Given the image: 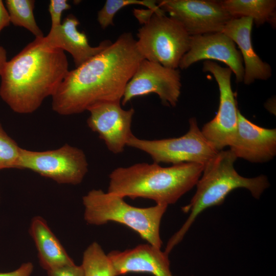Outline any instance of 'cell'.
<instances>
[{
	"label": "cell",
	"instance_id": "obj_14",
	"mask_svg": "<svg viewBox=\"0 0 276 276\" xmlns=\"http://www.w3.org/2000/svg\"><path fill=\"white\" fill-rule=\"evenodd\" d=\"M229 147L237 158L252 163L269 161L276 154V130L259 126L239 110L236 135Z\"/></svg>",
	"mask_w": 276,
	"mask_h": 276
},
{
	"label": "cell",
	"instance_id": "obj_20",
	"mask_svg": "<svg viewBox=\"0 0 276 276\" xmlns=\"http://www.w3.org/2000/svg\"><path fill=\"white\" fill-rule=\"evenodd\" d=\"M81 266L83 276H117L110 259L96 242L84 250Z\"/></svg>",
	"mask_w": 276,
	"mask_h": 276
},
{
	"label": "cell",
	"instance_id": "obj_12",
	"mask_svg": "<svg viewBox=\"0 0 276 276\" xmlns=\"http://www.w3.org/2000/svg\"><path fill=\"white\" fill-rule=\"evenodd\" d=\"M121 102H102L95 103L87 110L89 116L88 127L99 135L108 149L117 154L122 153L133 134L131 123L134 109H124Z\"/></svg>",
	"mask_w": 276,
	"mask_h": 276
},
{
	"label": "cell",
	"instance_id": "obj_1",
	"mask_svg": "<svg viewBox=\"0 0 276 276\" xmlns=\"http://www.w3.org/2000/svg\"><path fill=\"white\" fill-rule=\"evenodd\" d=\"M144 59L130 32L85 62L69 71L52 97L59 114L80 113L102 102H121L125 87Z\"/></svg>",
	"mask_w": 276,
	"mask_h": 276
},
{
	"label": "cell",
	"instance_id": "obj_22",
	"mask_svg": "<svg viewBox=\"0 0 276 276\" xmlns=\"http://www.w3.org/2000/svg\"><path fill=\"white\" fill-rule=\"evenodd\" d=\"M143 5L154 11L156 14H166L154 0H107L102 9L98 12L97 20L101 27L106 29L113 25V18L117 13L122 8L131 5Z\"/></svg>",
	"mask_w": 276,
	"mask_h": 276
},
{
	"label": "cell",
	"instance_id": "obj_2",
	"mask_svg": "<svg viewBox=\"0 0 276 276\" xmlns=\"http://www.w3.org/2000/svg\"><path fill=\"white\" fill-rule=\"evenodd\" d=\"M35 38L11 60L1 74L0 97L15 112L31 113L52 97L68 73L64 52Z\"/></svg>",
	"mask_w": 276,
	"mask_h": 276
},
{
	"label": "cell",
	"instance_id": "obj_28",
	"mask_svg": "<svg viewBox=\"0 0 276 276\" xmlns=\"http://www.w3.org/2000/svg\"><path fill=\"white\" fill-rule=\"evenodd\" d=\"M10 24V19L7 9L2 0H0V33Z\"/></svg>",
	"mask_w": 276,
	"mask_h": 276
},
{
	"label": "cell",
	"instance_id": "obj_7",
	"mask_svg": "<svg viewBox=\"0 0 276 276\" xmlns=\"http://www.w3.org/2000/svg\"><path fill=\"white\" fill-rule=\"evenodd\" d=\"M189 124L188 131L181 136L148 140L132 134L127 146L147 153L158 164L194 163L205 166L219 151L204 136L195 118H191Z\"/></svg>",
	"mask_w": 276,
	"mask_h": 276
},
{
	"label": "cell",
	"instance_id": "obj_11",
	"mask_svg": "<svg viewBox=\"0 0 276 276\" xmlns=\"http://www.w3.org/2000/svg\"><path fill=\"white\" fill-rule=\"evenodd\" d=\"M159 7L177 20L190 36L222 32L232 19L220 1L163 0Z\"/></svg>",
	"mask_w": 276,
	"mask_h": 276
},
{
	"label": "cell",
	"instance_id": "obj_15",
	"mask_svg": "<svg viewBox=\"0 0 276 276\" xmlns=\"http://www.w3.org/2000/svg\"><path fill=\"white\" fill-rule=\"evenodd\" d=\"M107 255L117 276L130 272L174 276L170 269L168 254L150 244H141L123 251L113 250Z\"/></svg>",
	"mask_w": 276,
	"mask_h": 276
},
{
	"label": "cell",
	"instance_id": "obj_19",
	"mask_svg": "<svg viewBox=\"0 0 276 276\" xmlns=\"http://www.w3.org/2000/svg\"><path fill=\"white\" fill-rule=\"evenodd\" d=\"M220 3L233 18L247 17L257 26L266 22L275 26V0H224Z\"/></svg>",
	"mask_w": 276,
	"mask_h": 276
},
{
	"label": "cell",
	"instance_id": "obj_26",
	"mask_svg": "<svg viewBox=\"0 0 276 276\" xmlns=\"http://www.w3.org/2000/svg\"><path fill=\"white\" fill-rule=\"evenodd\" d=\"M33 270L31 262L23 263L17 269L8 272H0V276H30Z\"/></svg>",
	"mask_w": 276,
	"mask_h": 276
},
{
	"label": "cell",
	"instance_id": "obj_9",
	"mask_svg": "<svg viewBox=\"0 0 276 276\" xmlns=\"http://www.w3.org/2000/svg\"><path fill=\"white\" fill-rule=\"evenodd\" d=\"M202 70L213 75L219 87L220 97L217 114L201 130L213 147L220 151L232 144L237 130L239 110L231 86L232 71L211 60L204 61Z\"/></svg>",
	"mask_w": 276,
	"mask_h": 276
},
{
	"label": "cell",
	"instance_id": "obj_16",
	"mask_svg": "<svg viewBox=\"0 0 276 276\" xmlns=\"http://www.w3.org/2000/svg\"><path fill=\"white\" fill-rule=\"evenodd\" d=\"M79 24L77 18L70 14L59 26L51 28L49 34L43 38L48 47L65 51L71 54L76 67L100 53L111 43L109 40H105L97 47L90 46L86 34L78 30Z\"/></svg>",
	"mask_w": 276,
	"mask_h": 276
},
{
	"label": "cell",
	"instance_id": "obj_10",
	"mask_svg": "<svg viewBox=\"0 0 276 276\" xmlns=\"http://www.w3.org/2000/svg\"><path fill=\"white\" fill-rule=\"evenodd\" d=\"M181 88V76L177 68L143 59L125 87L121 104L125 105L135 97L154 93L163 105L174 107Z\"/></svg>",
	"mask_w": 276,
	"mask_h": 276
},
{
	"label": "cell",
	"instance_id": "obj_5",
	"mask_svg": "<svg viewBox=\"0 0 276 276\" xmlns=\"http://www.w3.org/2000/svg\"><path fill=\"white\" fill-rule=\"evenodd\" d=\"M124 198L101 189L89 191L82 197L84 220L94 225L111 221L121 223L135 231L149 244L160 248V225L168 205L156 204L138 208L129 205Z\"/></svg>",
	"mask_w": 276,
	"mask_h": 276
},
{
	"label": "cell",
	"instance_id": "obj_21",
	"mask_svg": "<svg viewBox=\"0 0 276 276\" xmlns=\"http://www.w3.org/2000/svg\"><path fill=\"white\" fill-rule=\"evenodd\" d=\"M34 0H6L5 4L10 22L15 26L25 28L35 38H42L44 34L35 20L33 10Z\"/></svg>",
	"mask_w": 276,
	"mask_h": 276
},
{
	"label": "cell",
	"instance_id": "obj_13",
	"mask_svg": "<svg viewBox=\"0 0 276 276\" xmlns=\"http://www.w3.org/2000/svg\"><path fill=\"white\" fill-rule=\"evenodd\" d=\"M202 60L224 63L235 74L237 82L243 81L244 70L241 54L235 42L223 33L191 36L189 49L181 58L178 67L186 69Z\"/></svg>",
	"mask_w": 276,
	"mask_h": 276
},
{
	"label": "cell",
	"instance_id": "obj_29",
	"mask_svg": "<svg viewBox=\"0 0 276 276\" xmlns=\"http://www.w3.org/2000/svg\"><path fill=\"white\" fill-rule=\"evenodd\" d=\"M7 61V51L3 47L0 45V76Z\"/></svg>",
	"mask_w": 276,
	"mask_h": 276
},
{
	"label": "cell",
	"instance_id": "obj_8",
	"mask_svg": "<svg viewBox=\"0 0 276 276\" xmlns=\"http://www.w3.org/2000/svg\"><path fill=\"white\" fill-rule=\"evenodd\" d=\"M88 166L83 151L66 144L43 151L21 148L17 169L32 171L59 184L76 185L82 181Z\"/></svg>",
	"mask_w": 276,
	"mask_h": 276
},
{
	"label": "cell",
	"instance_id": "obj_6",
	"mask_svg": "<svg viewBox=\"0 0 276 276\" xmlns=\"http://www.w3.org/2000/svg\"><path fill=\"white\" fill-rule=\"evenodd\" d=\"M137 49L144 59L177 69L188 51L191 36L176 19L154 13L139 29Z\"/></svg>",
	"mask_w": 276,
	"mask_h": 276
},
{
	"label": "cell",
	"instance_id": "obj_3",
	"mask_svg": "<svg viewBox=\"0 0 276 276\" xmlns=\"http://www.w3.org/2000/svg\"><path fill=\"white\" fill-rule=\"evenodd\" d=\"M204 166L183 163L163 167L158 164L140 163L118 167L109 174L107 192L123 198H144L156 204H174L195 186Z\"/></svg>",
	"mask_w": 276,
	"mask_h": 276
},
{
	"label": "cell",
	"instance_id": "obj_17",
	"mask_svg": "<svg viewBox=\"0 0 276 276\" xmlns=\"http://www.w3.org/2000/svg\"><path fill=\"white\" fill-rule=\"evenodd\" d=\"M253 23L252 19L250 17L232 18L222 32L236 43L240 50L244 63L243 81L246 85L256 80H266L272 74L270 65L262 61L253 49L251 39Z\"/></svg>",
	"mask_w": 276,
	"mask_h": 276
},
{
	"label": "cell",
	"instance_id": "obj_23",
	"mask_svg": "<svg viewBox=\"0 0 276 276\" xmlns=\"http://www.w3.org/2000/svg\"><path fill=\"white\" fill-rule=\"evenodd\" d=\"M21 147L5 131L0 122V171L17 169Z\"/></svg>",
	"mask_w": 276,
	"mask_h": 276
},
{
	"label": "cell",
	"instance_id": "obj_27",
	"mask_svg": "<svg viewBox=\"0 0 276 276\" xmlns=\"http://www.w3.org/2000/svg\"><path fill=\"white\" fill-rule=\"evenodd\" d=\"M133 15L138 20L140 24L142 25L146 24L151 18L154 13L153 10L147 9H133Z\"/></svg>",
	"mask_w": 276,
	"mask_h": 276
},
{
	"label": "cell",
	"instance_id": "obj_18",
	"mask_svg": "<svg viewBox=\"0 0 276 276\" xmlns=\"http://www.w3.org/2000/svg\"><path fill=\"white\" fill-rule=\"evenodd\" d=\"M29 233L37 248L39 263L47 271L75 264L42 217L32 218Z\"/></svg>",
	"mask_w": 276,
	"mask_h": 276
},
{
	"label": "cell",
	"instance_id": "obj_4",
	"mask_svg": "<svg viewBox=\"0 0 276 276\" xmlns=\"http://www.w3.org/2000/svg\"><path fill=\"white\" fill-rule=\"evenodd\" d=\"M237 158L230 150H221L204 166L198 181L196 191L190 202L183 206V213L189 216L181 228L172 236L167 244L165 252L169 254L183 239L197 216L205 209L221 204L227 195L234 190L245 188L258 199L268 187L266 177L260 175L254 178L239 175L234 168Z\"/></svg>",
	"mask_w": 276,
	"mask_h": 276
},
{
	"label": "cell",
	"instance_id": "obj_24",
	"mask_svg": "<svg viewBox=\"0 0 276 276\" xmlns=\"http://www.w3.org/2000/svg\"><path fill=\"white\" fill-rule=\"evenodd\" d=\"M71 8L66 0H51L49 5V12L51 19V28L59 26L61 24L62 12Z\"/></svg>",
	"mask_w": 276,
	"mask_h": 276
},
{
	"label": "cell",
	"instance_id": "obj_25",
	"mask_svg": "<svg viewBox=\"0 0 276 276\" xmlns=\"http://www.w3.org/2000/svg\"><path fill=\"white\" fill-rule=\"evenodd\" d=\"M47 273L48 276H83L81 265L75 264L48 271Z\"/></svg>",
	"mask_w": 276,
	"mask_h": 276
}]
</instances>
